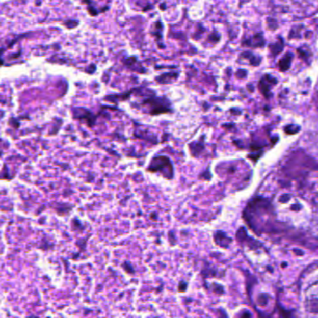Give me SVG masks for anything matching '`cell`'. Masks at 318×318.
<instances>
[{"mask_svg": "<svg viewBox=\"0 0 318 318\" xmlns=\"http://www.w3.org/2000/svg\"><path fill=\"white\" fill-rule=\"evenodd\" d=\"M277 80L275 77H272L271 75H264V77L259 81L258 83V88L260 92L263 93L264 96L268 97L269 96L270 90L274 85H276Z\"/></svg>", "mask_w": 318, "mask_h": 318, "instance_id": "obj_2", "label": "cell"}, {"mask_svg": "<svg viewBox=\"0 0 318 318\" xmlns=\"http://www.w3.org/2000/svg\"><path fill=\"white\" fill-rule=\"evenodd\" d=\"M243 58H247L248 60L250 61V64L254 66H257L260 64V59L258 58L257 56L253 55L252 52H248V51H245V52H242L241 55Z\"/></svg>", "mask_w": 318, "mask_h": 318, "instance_id": "obj_5", "label": "cell"}, {"mask_svg": "<svg viewBox=\"0 0 318 318\" xmlns=\"http://www.w3.org/2000/svg\"><path fill=\"white\" fill-rule=\"evenodd\" d=\"M243 44L246 45L247 47L257 48V47H262L265 44V41H264L262 35L258 34V35H256L255 37H253L252 39H248L247 41H244Z\"/></svg>", "mask_w": 318, "mask_h": 318, "instance_id": "obj_3", "label": "cell"}, {"mask_svg": "<svg viewBox=\"0 0 318 318\" xmlns=\"http://www.w3.org/2000/svg\"><path fill=\"white\" fill-rule=\"evenodd\" d=\"M292 58L293 55L290 52H288L287 55H285L279 62V70L280 71L285 72L289 69L292 63Z\"/></svg>", "mask_w": 318, "mask_h": 318, "instance_id": "obj_4", "label": "cell"}, {"mask_svg": "<svg viewBox=\"0 0 318 318\" xmlns=\"http://www.w3.org/2000/svg\"><path fill=\"white\" fill-rule=\"evenodd\" d=\"M148 170L150 171V172H159V173H162L168 179L173 178V176H174L173 165H172L169 158H167L165 156H157V157H155L151 161L150 165L148 166Z\"/></svg>", "mask_w": 318, "mask_h": 318, "instance_id": "obj_1", "label": "cell"}, {"mask_svg": "<svg viewBox=\"0 0 318 318\" xmlns=\"http://www.w3.org/2000/svg\"><path fill=\"white\" fill-rule=\"evenodd\" d=\"M283 49H284V43H283L282 38H280L279 41L277 43L270 45V49L272 51V55H274V56L279 55L280 52L283 50Z\"/></svg>", "mask_w": 318, "mask_h": 318, "instance_id": "obj_6", "label": "cell"}]
</instances>
